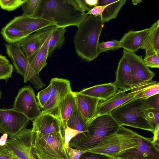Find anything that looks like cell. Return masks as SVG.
Segmentation results:
<instances>
[{
  "label": "cell",
  "mask_w": 159,
  "mask_h": 159,
  "mask_svg": "<svg viewBox=\"0 0 159 159\" xmlns=\"http://www.w3.org/2000/svg\"><path fill=\"white\" fill-rule=\"evenodd\" d=\"M120 48V41L116 39L99 42L98 46L100 54L108 50H114Z\"/></svg>",
  "instance_id": "cell-32"
},
{
  "label": "cell",
  "mask_w": 159,
  "mask_h": 159,
  "mask_svg": "<svg viewBox=\"0 0 159 159\" xmlns=\"http://www.w3.org/2000/svg\"><path fill=\"white\" fill-rule=\"evenodd\" d=\"M32 131L41 135L58 133L62 134L65 138L60 122L51 112L42 111L41 115L32 120Z\"/></svg>",
  "instance_id": "cell-17"
},
{
  "label": "cell",
  "mask_w": 159,
  "mask_h": 159,
  "mask_svg": "<svg viewBox=\"0 0 159 159\" xmlns=\"http://www.w3.org/2000/svg\"><path fill=\"white\" fill-rule=\"evenodd\" d=\"M38 159H49V158H46L41 157H38L37 158Z\"/></svg>",
  "instance_id": "cell-47"
},
{
  "label": "cell",
  "mask_w": 159,
  "mask_h": 159,
  "mask_svg": "<svg viewBox=\"0 0 159 159\" xmlns=\"http://www.w3.org/2000/svg\"><path fill=\"white\" fill-rule=\"evenodd\" d=\"M52 89L50 98L41 110L42 111L52 112L60 101L72 91L70 83L67 79L54 78L50 81Z\"/></svg>",
  "instance_id": "cell-15"
},
{
  "label": "cell",
  "mask_w": 159,
  "mask_h": 159,
  "mask_svg": "<svg viewBox=\"0 0 159 159\" xmlns=\"http://www.w3.org/2000/svg\"><path fill=\"white\" fill-rule=\"evenodd\" d=\"M159 93V83L157 81L154 84L148 87L136 95L134 98H145Z\"/></svg>",
  "instance_id": "cell-31"
},
{
  "label": "cell",
  "mask_w": 159,
  "mask_h": 159,
  "mask_svg": "<svg viewBox=\"0 0 159 159\" xmlns=\"http://www.w3.org/2000/svg\"><path fill=\"white\" fill-rule=\"evenodd\" d=\"M30 120L12 108H0V133L7 134L11 138L26 128Z\"/></svg>",
  "instance_id": "cell-12"
},
{
  "label": "cell",
  "mask_w": 159,
  "mask_h": 159,
  "mask_svg": "<svg viewBox=\"0 0 159 159\" xmlns=\"http://www.w3.org/2000/svg\"><path fill=\"white\" fill-rule=\"evenodd\" d=\"M6 51L11 58L16 71L22 76L24 83L29 81L37 90L45 86L39 74L36 73L30 66L28 59L20 48L15 44L5 43Z\"/></svg>",
  "instance_id": "cell-7"
},
{
  "label": "cell",
  "mask_w": 159,
  "mask_h": 159,
  "mask_svg": "<svg viewBox=\"0 0 159 159\" xmlns=\"http://www.w3.org/2000/svg\"><path fill=\"white\" fill-rule=\"evenodd\" d=\"M25 0H0V7L2 9L13 11L21 7Z\"/></svg>",
  "instance_id": "cell-33"
},
{
  "label": "cell",
  "mask_w": 159,
  "mask_h": 159,
  "mask_svg": "<svg viewBox=\"0 0 159 159\" xmlns=\"http://www.w3.org/2000/svg\"><path fill=\"white\" fill-rule=\"evenodd\" d=\"M153 136L152 141L154 144L158 148L159 147V125L156 126L152 132Z\"/></svg>",
  "instance_id": "cell-43"
},
{
  "label": "cell",
  "mask_w": 159,
  "mask_h": 159,
  "mask_svg": "<svg viewBox=\"0 0 159 159\" xmlns=\"http://www.w3.org/2000/svg\"><path fill=\"white\" fill-rule=\"evenodd\" d=\"M143 61L145 65L148 67L159 68V54L155 53L145 57Z\"/></svg>",
  "instance_id": "cell-36"
},
{
  "label": "cell",
  "mask_w": 159,
  "mask_h": 159,
  "mask_svg": "<svg viewBox=\"0 0 159 159\" xmlns=\"http://www.w3.org/2000/svg\"><path fill=\"white\" fill-rule=\"evenodd\" d=\"M146 115L153 129L159 125V109L145 110Z\"/></svg>",
  "instance_id": "cell-34"
},
{
  "label": "cell",
  "mask_w": 159,
  "mask_h": 159,
  "mask_svg": "<svg viewBox=\"0 0 159 159\" xmlns=\"http://www.w3.org/2000/svg\"><path fill=\"white\" fill-rule=\"evenodd\" d=\"M10 63L6 56L0 54V63Z\"/></svg>",
  "instance_id": "cell-45"
},
{
  "label": "cell",
  "mask_w": 159,
  "mask_h": 159,
  "mask_svg": "<svg viewBox=\"0 0 159 159\" xmlns=\"http://www.w3.org/2000/svg\"><path fill=\"white\" fill-rule=\"evenodd\" d=\"M57 27L53 25L39 30L15 44L28 59L47 41Z\"/></svg>",
  "instance_id": "cell-14"
},
{
  "label": "cell",
  "mask_w": 159,
  "mask_h": 159,
  "mask_svg": "<svg viewBox=\"0 0 159 159\" xmlns=\"http://www.w3.org/2000/svg\"><path fill=\"white\" fill-rule=\"evenodd\" d=\"M13 66L10 63H0V80H7L11 77Z\"/></svg>",
  "instance_id": "cell-35"
},
{
  "label": "cell",
  "mask_w": 159,
  "mask_h": 159,
  "mask_svg": "<svg viewBox=\"0 0 159 159\" xmlns=\"http://www.w3.org/2000/svg\"><path fill=\"white\" fill-rule=\"evenodd\" d=\"M107 6V5L95 6L89 11L86 12V14L88 15H92L95 17L100 16L102 20L103 12Z\"/></svg>",
  "instance_id": "cell-41"
},
{
  "label": "cell",
  "mask_w": 159,
  "mask_h": 159,
  "mask_svg": "<svg viewBox=\"0 0 159 159\" xmlns=\"http://www.w3.org/2000/svg\"><path fill=\"white\" fill-rule=\"evenodd\" d=\"M33 142L32 129L25 128L7 139L5 144L10 152L18 159H38L33 151Z\"/></svg>",
  "instance_id": "cell-8"
},
{
  "label": "cell",
  "mask_w": 159,
  "mask_h": 159,
  "mask_svg": "<svg viewBox=\"0 0 159 159\" xmlns=\"http://www.w3.org/2000/svg\"><path fill=\"white\" fill-rule=\"evenodd\" d=\"M46 42L27 59L32 69L38 74L47 64L48 53Z\"/></svg>",
  "instance_id": "cell-26"
},
{
  "label": "cell",
  "mask_w": 159,
  "mask_h": 159,
  "mask_svg": "<svg viewBox=\"0 0 159 159\" xmlns=\"http://www.w3.org/2000/svg\"><path fill=\"white\" fill-rule=\"evenodd\" d=\"M42 0H25L21 6L23 14L31 16H36Z\"/></svg>",
  "instance_id": "cell-29"
},
{
  "label": "cell",
  "mask_w": 159,
  "mask_h": 159,
  "mask_svg": "<svg viewBox=\"0 0 159 159\" xmlns=\"http://www.w3.org/2000/svg\"><path fill=\"white\" fill-rule=\"evenodd\" d=\"M137 145L117 155L115 159H159V150L153 143L152 138L137 134Z\"/></svg>",
  "instance_id": "cell-11"
},
{
  "label": "cell",
  "mask_w": 159,
  "mask_h": 159,
  "mask_svg": "<svg viewBox=\"0 0 159 159\" xmlns=\"http://www.w3.org/2000/svg\"><path fill=\"white\" fill-rule=\"evenodd\" d=\"M1 34L9 44H16L30 34L17 29L5 26L2 28Z\"/></svg>",
  "instance_id": "cell-28"
},
{
  "label": "cell",
  "mask_w": 159,
  "mask_h": 159,
  "mask_svg": "<svg viewBox=\"0 0 159 159\" xmlns=\"http://www.w3.org/2000/svg\"><path fill=\"white\" fill-rule=\"evenodd\" d=\"M15 157L5 145L0 144V159H10Z\"/></svg>",
  "instance_id": "cell-42"
},
{
  "label": "cell",
  "mask_w": 159,
  "mask_h": 159,
  "mask_svg": "<svg viewBox=\"0 0 159 159\" xmlns=\"http://www.w3.org/2000/svg\"><path fill=\"white\" fill-rule=\"evenodd\" d=\"M118 89L112 83H109L84 89L79 93L101 101H105L114 94Z\"/></svg>",
  "instance_id": "cell-22"
},
{
  "label": "cell",
  "mask_w": 159,
  "mask_h": 159,
  "mask_svg": "<svg viewBox=\"0 0 159 159\" xmlns=\"http://www.w3.org/2000/svg\"><path fill=\"white\" fill-rule=\"evenodd\" d=\"M56 25L53 22L37 17L24 14L15 17L6 26L13 27L30 34L43 28Z\"/></svg>",
  "instance_id": "cell-16"
},
{
  "label": "cell",
  "mask_w": 159,
  "mask_h": 159,
  "mask_svg": "<svg viewBox=\"0 0 159 159\" xmlns=\"http://www.w3.org/2000/svg\"><path fill=\"white\" fill-rule=\"evenodd\" d=\"M159 93L146 99L144 103L145 109H159Z\"/></svg>",
  "instance_id": "cell-37"
},
{
  "label": "cell",
  "mask_w": 159,
  "mask_h": 159,
  "mask_svg": "<svg viewBox=\"0 0 159 159\" xmlns=\"http://www.w3.org/2000/svg\"><path fill=\"white\" fill-rule=\"evenodd\" d=\"M132 2L134 5H136L138 3H141L142 2V1L141 0H133Z\"/></svg>",
  "instance_id": "cell-46"
},
{
  "label": "cell",
  "mask_w": 159,
  "mask_h": 159,
  "mask_svg": "<svg viewBox=\"0 0 159 159\" xmlns=\"http://www.w3.org/2000/svg\"><path fill=\"white\" fill-rule=\"evenodd\" d=\"M32 149L37 157L53 159H69L63 135L56 133L41 135L33 132Z\"/></svg>",
  "instance_id": "cell-6"
},
{
  "label": "cell",
  "mask_w": 159,
  "mask_h": 159,
  "mask_svg": "<svg viewBox=\"0 0 159 159\" xmlns=\"http://www.w3.org/2000/svg\"><path fill=\"white\" fill-rule=\"evenodd\" d=\"M76 106L75 92L72 91L60 101L55 110L57 111L55 115L60 122L64 136L67 121Z\"/></svg>",
  "instance_id": "cell-20"
},
{
  "label": "cell",
  "mask_w": 159,
  "mask_h": 159,
  "mask_svg": "<svg viewBox=\"0 0 159 159\" xmlns=\"http://www.w3.org/2000/svg\"><path fill=\"white\" fill-rule=\"evenodd\" d=\"M52 87L50 83L46 88L42 90L37 94L36 96L38 104L41 109L45 105L50 98Z\"/></svg>",
  "instance_id": "cell-30"
},
{
  "label": "cell",
  "mask_w": 159,
  "mask_h": 159,
  "mask_svg": "<svg viewBox=\"0 0 159 159\" xmlns=\"http://www.w3.org/2000/svg\"><path fill=\"white\" fill-rule=\"evenodd\" d=\"M123 54L127 58L130 67L132 88L152 80L155 73L145 65L142 56L124 49Z\"/></svg>",
  "instance_id": "cell-13"
},
{
  "label": "cell",
  "mask_w": 159,
  "mask_h": 159,
  "mask_svg": "<svg viewBox=\"0 0 159 159\" xmlns=\"http://www.w3.org/2000/svg\"><path fill=\"white\" fill-rule=\"evenodd\" d=\"M18 159L16 157H14V158H11V159Z\"/></svg>",
  "instance_id": "cell-49"
},
{
  "label": "cell",
  "mask_w": 159,
  "mask_h": 159,
  "mask_svg": "<svg viewBox=\"0 0 159 159\" xmlns=\"http://www.w3.org/2000/svg\"><path fill=\"white\" fill-rule=\"evenodd\" d=\"M79 159H115V158L102 154L85 152Z\"/></svg>",
  "instance_id": "cell-38"
},
{
  "label": "cell",
  "mask_w": 159,
  "mask_h": 159,
  "mask_svg": "<svg viewBox=\"0 0 159 159\" xmlns=\"http://www.w3.org/2000/svg\"><path fill=\"white\" fill-rule=\"evenodd\" d=\"M137 134L120 125L117 132L107 136L95 146L85 152L102 154L115 159L120 153L137 145Z\"/></svg>",
  "instance_id": "cell-5"
},
{
  "label": "cell",
  "mask_w": 159,
  "mask_h": 159,
  "mask_svg": "<svg viewBox=\"0 0 159 159\" xmlns=\"http://www.w3.org/2000/svg\"><path fill=\"white\" fill-rule=\"evenodd\" d=\"M77 108L82 116L90 121L96 116L99 99L75 92Z\"/></svg>",
  "instance_id": "cell-21"
},
{
  "label": "cell",
  "mask_w": 159,
  "mask_h": 159,
  "mask_svg": "<svg viewBox=\"0 0 159 159\" xmlns=\"http://www.w3.org/2000/svg\"><path fill=\"white\" fill-rule=\"evenodd\" d=\"M104 26L100 16L88 15L77 27L73 41L76 52L81 58L90 62L99 56L98 46Z\"/></svg>",
  "instance_id": "cell-2"
},
{
  "label": "cell",
  "mask_w": 159,
  "mask_h": 159,
  "mask_svg": "<svg viewBox=\"0 0 159 159\" xmlns=\"http://www.w3.org/2000/svg\"><path fill=\"white\" fill-rule=\"evenodd\" d=\"M120 126L110 113L96 116L89 122L87 132L75 135L70 141L69 145L85 151L95 146L107 136L117 132Z\"/></svg>",
  "instance_id": "cell-3"
},
{
  "label": "cell",
  "mask_w": 159,
  "mask_h": 159,
  "mask_svg": "<svg viewBox=\"0 0 159 159\" xmlns=\"http://www.w3.org/2000/svg\"><path fill=\"white\" fill-rule=\"evenodd\" d=\"M118 89L127 91L132 88V80L131 70L128 61L123 54L118 64L116 72V80L112 83Z\"/></svg>",
  "instance_id": "cell-19"
},
{
  "label": "cell",
  "mask_w": 159,
  "mask_h": 159,
  "mask_svg": "<svg viewBox=\"0 0 159 159\" xmlns=\"http://www.w3.org/2000/svg\"><path fill=\"white\" fill-rule=\"evenodd\" d=\"M89 121L82 116L76 105L67 121L66 126L80 133H85L87 131Z\"/></svg>",
  "instance_id": "cell-27"
},
{
  "label": "cell",
  "mask_w": 159,
  "mask_h": 159,
  "mask_svg": "<svg viewBox=\"0 0 159 159\" xmlns=\"http://www.w3.org/2000/svg\"><path fill=\"white\" fill-rule=\"evenodd\" d=\"M146 99L134 98L114 109L110 114L120 125L153 132L154 129L146 115L144 106Z\"/></svg>",
  "instance_id": "cell-4"
},
{
  "label": "cell",
  "mask_w": 159,
  "mask_h": 159,
  "mask_svg": "<svg viewBox=\"0 0 159 159\" xmlns=\"http://www.w3.org/2000/svg\"><path fill=\"white\" fill-rule=\"evenodd\" d=\"M83 1L87 5L92 8L98 5L99 0H83Z\"/></svg>",
  "instance_id": "cell-44"
},
{
  "label": "cell",
  "mask_w": 159,
  "mask_h": 159,
  "mask_svg": "<svg viewBox=\"0 0 159 159\" xmlns=\"http://www.w3.org/2000/svg\"><path fill=\"white\" fill-rule=\"evenodd\" d=\"M2 95V93L0 89V99L1 98Z\"/></svg>",
  "instance_id": "cell-48"
},
{
  "label": "cell",
  "mask_w": 159,
  "mask_h": 159,
  "mask_svg": "<svg viewBox=\"0 0 159 159\" xmlns=\"http://www.w3.org/2000/svg\"><path fill=\"white\" fill-rule=\"evenodd\" d=\"M126 2V0H99L98 5H107L103 12L102 22L104 23L108 22L111 20L115 19Z\"/></svg>",
  "instance_id": "cell-24"
},
{
  "label": "cell",
  "mask_w": 159,
  "mask_h": 159,
  "mask_svg": "<svg viewBox=\"0 0 159 159\" xmlns=\"http://www.w3.org/2000/svg\"><path fill=\"white\" fill-rule=\"evenodd\" d=\"M12 109L32 120L42 113L33 89L28 85L20 89L15 97Z\"/></svg>",
  "instance_id": "cell-9"
},
{
  "label": "cell",
  "mask_w": 159,
  "mask_h": 159,
  "mask_svg": "<svg viewBox=\"0 0 159 159\" xmlns=\"http://www.w3.org/2000/svg\"><path fill=\"white\" fill-rule=\"evenodd\" d=\"M149 29L148 34L140 48L144 50L145 57L159 54V19Z\"/></svg>",
  "instance_id": "cell-23"
},
{
  "label": "cell",
  "mask_w": 159,
  "mask_h": 159,
  "mask_svg": "<svg viewBox=\"0 0 159 159\" xmlns=\"http://www.w3.org/2000/svg\"><path fill=\"white\" fill-rule=\"evenodd\" d=\"M66 28L57 26L52 31L46 42L48 57H51L57 49H60L64 45L66 42Z\"/></svg>",
  "instance_id": "cell-25"
},
{
  "label": "cell",
  "mask_w": 159,
  "mask_h": 159,
  "mask_svg": "<svg viewBox=\"0 0 159 159\" xmlns=\"http://www.w3.org/2000/svg\"><path fill=\"white\" fill-rule=\"evenodd\" d=\"M80 132L72 129L66 126L65 133V148L69 146V143L71 139Z\"/></svg>",
  "instance_id": "cell-40"
},
{
  "label": "cell",
  "mask_w": 159,
  "mask_h": 159,
  "mask_svg": "<svg viewBox=\"0 0 159 159\" xmlns=\"http://www.w3.org/2000/svg\"><path fill=\"white\" fill-rule=\"evenodd\" d=\"M66 153L69 159H79L85 152L70 146L66 148Z\"/></svg>",
  "instance_id": "cell-39"
},
{
  "label": "cell",
  "mask_w": 159,
  "mask_h": 159,
  "mask_svg": "<svg viewBox=\"0 0 159 159\" xmlns=\"http://www.w3.org/2000/svg\"><path fill=\"white\" fill-rule=\"evenodd\" d=\"M88 16L80 0H42L36 16L66 28L77 27Z\"/></svg>",
  "instance_id": "cell-1"
},
{
  "label": "cell",
  "mask_w": 159,
  "mask_h": 159,
  "mask_svg": "<svg viewBox=\"0 0 159 159\" xmlns=\"http://www.w3.org/2000/svg\"><path fill=\"white\" fill-rule=\"evenodd\" d=\"M156 82L152 80L142 84L133 88L130 92L127 93H126V90L120 89L118 90L114 94L108 99L99 101L95 116L110 113L113 110L134 98L147 87L154 84Z\"/></svg>",
  "instance_id": "cell-10"
},
{
  "label": "cell",
  "mask_w": 159,
  "mask_h": 159,
  "mask_svg": "<svg viewBox=\"0 0 159 159\" xmlns=\"http://www.w3.org/2000/svg\"><path fill=\"white\" fill-rule=\"evenodd\" d=\"M149 31V28L138 30H130L125 33L120 41V46L134 53L140 49Z\"/></svg>",
  "instance_id": "cell-18"
}]
</instances>
